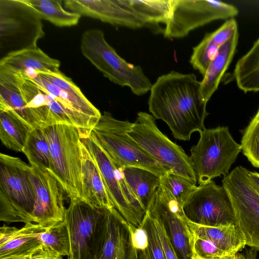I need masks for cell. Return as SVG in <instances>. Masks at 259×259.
I'll list each match as a JSON object with an SVG mask.
<instances>
[{
	"instance_id": "cell-1",
	"label": "cell",
	"mask_w": 259,
	"mask_h": 259,
	"mask_svg": "<svg viewBox=\"0 0 259 259\" xmlns=\"http://www.w3.org/2000/svg\"><path fill=\"white\" fill-rule=\"evenodd\" d=\"M150 91L149 112L166 123L175 139L189 141L193 133L205 128L207 103L195 74L171 71L160 76Z\"/></svg>"
},
{
	"instance_id": "cell-2",
	"label": "cell",
	"mask_w": 259,
	"mask_h": 259,
	"mask_svg": "<svg viewBox=\"0 0 259 259\" xmlns=\"http://www.w3.org/2000/svg\"><path fill=\"white\" fill-rule=\"evenodd\" d=\"M80 50L83 56L114 83L128 87L137 96L150 91L152 84L141 67L127 62L118 55L106 40L102 30L91 29L84 31Z\"/></svg>"
},
{
	"instance_id": "cell-3",
	"label": "cell",
	"mask_w": 259,
	"mask_h": 259,
	"mask_svg": "<svg viewBox=\"0 0 259 259\" xmlns=\"http://www.w3.org/2000/svg\"><path fill=\"white\" fill-rule=\"evenodd\" d=\"M132 124L127 120L117 119L104 111L90 135L117 167H141L160 178L167 171L128 135Z\"/></svg>"
},
{
	"instance_id": "cell-4",
	"label": "cell",
	"mask_w": 259,
	"mask_h": 259,
	"mask_svg": "<svg viewBox=\"0 0 259 259\" xmlns=\"http://www.w3.org/2000/svg\"><path fill=\"white\" fill-rule=\"evenodd\" d=\"M30 165L19 157L0 154V220L6 223H32L34 186Z\"/></svg>"
},
{
	"instance_id": "cell-5",
	"label": "cell",
	"mask_w": 259,
	"mask_h": 259,
	"mask_svg": "<svg viewBox=\"0 0 259 259\" xmlns=\"http://www.w3.org/2000/svg\"><path fill=\"white\" fill-rule=\"evenodd\" d=\"M50 144L53 174L71 200L81 199V135L71 125L42 127Z\"/></svg>"
},
{
	"instance_id": "cell-6",
	"label": "cell",
	"mask_w": 259,
	"mask_h": 259,
	"mask_svg": "<svg viewBox=\"0 0 259 259\" xmlns=\"http://www.w3.org/2000/svg\"><path fill=\"white\" fill-rule=\"evenodd\" d=\"M196 145L190 150V159L199 185L229 174L242 151L227 126L205 128L199 133Z\"/></svg>"
},
{
	"instance_id": "cell-7",
	"label": "cell",
	"mask_w": 259,
	"mask_h": 259,
	"mask_svg": "<svg viewBox=\"0 0 259 259\" xmlns=\"http://www.w3.org/2000/svg\"><path fill=\"white\" fill-rule=\"evenodd\" d=\"M128 135L167 171L183 176L197 183L190 156L158 128L150 114L139 112Z\"/></svg>"
},
{
	"instance_id": "cell-8",
	"label": "cell",
	"mask_w": 259,
	"mask_h": 259,
	"mask_svg": "<svg viewBox=\"0 0 259 259\" xmlns=\"http://www.w3.org/2000/svg\"><path fill=\"white\" fill-rule=\"evenodd\" d=\"M41 19L21 0H0L1 59L23 50L37 48L45 33Z\"/></svg>"
},
{
	"instance_id": "cell-9",
	"label": "cell",
	"mask_w": 259,
	"mask_h": 259,
	"mask_svg": "<svg viewBox=\"0 0 259 259\" xmlns=\"http://www.w3.org/2000/svg\"><path fill=\"white\" fill-rule=\"evenodd\" d=\"M238 13L236 7L221 1L170 0L164 37L183 38L199 27L215 20L234 18Z\"/></svg>"
},
{
	"instance_id": "cell-10",
	"label": "cell",
	"mask_w": 259,
	"mask_h": 259,
	"mask_svg": "<svg viewBox=\"0 0 259 259\" xmlns=\"http://www.w3.org/2000/svg\"><path fill=\"white\" fill-rule=\"evenodd\" d=\"M248 171L241 165L236 167L223 178L222 185L230 198L246 245L259 250V193L250 181Z\"/></svg>"
},
{
	"instance_id": "cell-11",
	"label": "cell",
	"mask_w": 259,
	"mask_h": 259,
	"mask_svg": "<svg viewBox=\"0 0 259 259\" xmlns=\"http://www.w3.org/2000/svg\"><path fill=\"white\" fill-rule=\"evenodd\" d=\"M183 209L188 220L199 225L214 227L237 225L226 189L212 180L197 186L186 199Z\"/></svg>"
},
{
	"instance_id": "cell-12",
	"label": "cell",
	"mask_w": 259,
	"mask_h": 259,
	"mask_svg": "<svg viewBox=\"0 0 259 259\" xmlns=\"http://www.w3.org/2000/svg\"><path fill=\"white\" fill-rule=\"evenodd\" d=\"M104 209L93 207L81 199L70 200L64 218L70 239L69 259H96Z\"/></svg>"
},
{
	"instance_id": "cell-13",
	"label": "cell",
	"mask_w": 259,
	"mask_h": 259,
	"mask_svg": "<svg viewBox=\"0 0 259 259\" xmlns=\"http://www.w3.org/2000/svg\"><path fill=\"white\" fill-rule=\"evenodd\" d=\"M19 80L22 94L35 118L41 127L58 124L71 125L79 131L81 138L91 132L55 96L27 76L15 73Z\"/></svg>"
},
{
	"instance_id": "cell-14",
	"label": "cell",
	"mask_w": 259,
	"mask_h": 259,
	"mask_svg": "<svg viewBox=\"0 0 259 259\" xmlns=\"http://www.w3.org/2000/svg\"><path fill=\"white\" fill-rule=\"evenodd\" d=\"M29 176L35 191L32 222L48 228L63 221L65 191L59 181L49 170L35 166L30 165Z\"/></svg>"
},
{
	"instance_id": "cell-15",
	"label": "cell",
	"mask_w": 259,
	"mask_h": 259,
	"mask_svg": "<svg viewBox=\"0 0 259 259\" xmlns=\"http://www.w3.org/2000/svg\"><path fill=\"white\" fill-rule=\"evenodd\" d=\"M30 78L58 98L92 132L102 114L71 78L61 71L40 73Z\"/></svg>"
},
{
	"instance_id": "cell-16",
	"label": "cell",
	"mask_w": 259,
	"mask_h": 259,
	"mask_svg": "<svg viewBox=\"0 0 259 259\" xmlns=\"http://www.w3.org/2000/svg\"><path fill=\"white\" fill-rule=\"evenodd\" d=\"M96 259H138L129 224L114 208H104L96 246Z\"/></svg>"
},
{
	"instance_id": "cell-17",
	"label": "cell",
	"mask_w": 259,
	"mask_h": 259,
	"mask_svg": "<svg viewBox=\"0 0 259 259\" xmlns=\"http://www.w3.org/2000/svg\"><path fill=\"white\" fill-rule=\"evenodd\" d=\"M147 210L163 224L179 258L191 259L183 205L160 185Z\"/></svg>"
},
{
	"instance_id": "cell-18",
	"label": "cell",
	"mask_w": 259,
	"mask_h": 259,
	"mask_svg": "<svg viewBox=\"0 0 259 259\" xmlns=\"http://www.w3.org/2000/svg\"><path fill=\"white\" fill-rule=\"evenodd\" d=\"M81 141L97 163L106 189L114 207L126 222L136 227L141 226L143 219L126 199L119 180V169L90 135Z\"/></svg>"
},
{
	"instance_id": "cell-19",
	"label": "cell",
	"mask_w": 259,
	"mask_h": 259,
	"mask_svg": "<svg viewBox=\"0 0 259 259\" xmlns=\"http://www.w3.org/2000/svg\"><path fill=\"white\" fill-rule=\"evenodd\" d=\"M69 11L113 25L139 29L148 25L132 9L125 0H65Z\"/></svg>"
},
{
	"instance_id": "cell-20",
	"label": "cell",
	"mask_w": 259,
	"mask_h": 259,
	"mask_svg": "<svg viewBox=\"0 0 259 259\" xmlns=\"http://www.w3.org/2000/svg\"><path fill=\"white\" fill-rule=\"evenodd\" d=\"M46 228L33 223L20 229L4 225L0 228V259L26 257L35 252L42 245L40 235Z\"/></svg>"
},
{
	"instance_id": "cell-21",
	"label": "cell",
	"mask_w": 259,
	"mask_h": 259,
	"mask_svg": "<svg viewBox=\"0 0 259 259\" xmlns=\"http://www.w3.org/2000/svg\"><path fill=\"white\" fill-rule=\"evenodd\" d=\"M60 62L38 47L11 53L0 59V68L31 77L40 73H58Z\"/></svg>"
},
{
	"instance_id": "cell-22",
	"label": "cell",
	"mask_w": 259,
	"mask_h": 259,
	"mask_svg": "<svg viewBox=\"0 0 259 259\" xmlns=\"http://www.w3.org/2000/svg\"><path fill=\"white\" fill-rule=\"evenodd\" d=\"M81 200L97 208L114 207L106 189L100 171L81 141Z\"/></svg>"
},
{
	"instance_id": "cell-23",
	"label": "cell",
	"mask_w": 259,
	"mask_h": 259,
	"mask_svg": "<svg viewBox=\"0 0 259 259\" xmlns=\"http://www.w3.org/2000/svg\"><path fill=\"white\" fill-rule=\"evenodd\" d=\"M237 31V23L234 18H231L215 31L206 34L201 42L193 48L190 59L193 68L204 76L221 47Z\"/></svg>"
},
{
	"instance_id": "cell-24",
	"label": "cell",
	"mask_w": 259,
	"mask_h": 259,
	"mask_svg": "<svg viewBox=\"0 0 259 259\" xmlns=\"http://www.w3.org/2000/svg\"><path fill=\"white\" fill-rule=\"evenodd\" d=\"M0 110L13 113L32 128L41 127L27 107L17 75L3 68H0Z\"/></svg>"
},
{
	"instance_id": "cell-25",
	"label": "cell",
	"mask_w": 259,
	"mask_h": 259,
	"mask_svg": "<svg viewBox=\"0 0 259 259\" xmlns=\"http://www.w3.org/2000/svg\"><path fill=\"white\" fill-rule=\"evenodd\" d=\"M186 226L188 234L211 241L228 256L235 255L246 245L245 238L238 225L207 226L187 219Z\"/></svg>"
},
{
	"instance_id": "cell-26",
	"label": "cell",
	"mask_w": 259,
	"mask_h": 259,
	"mask_svg": "<svg viewBox=\"0 0 259 259\" xmlns=\"http://www.w3.org/2000/svg\"><path fill=\"white\" fill-rule=\"evenodd\" d=\"M238 37L237 31L221 47L215 57L209 64L201 81V94L207 103L218 89L222 77L233 59Z\"/></svg>"
},
{
	"instance_id": "cell-27",
	"label": "cell",
	"mask_w": 259,
	"mask_h": 259,
	"mask_svg": "<svg viewBox=\"0 0 259 259\" xmlns=\"http://www.w3.org/2000/svg\"><path fill=\"white\" fill-rule=\"evenodd\" d=\"M121 168L127 184L147 211L160 186V177L141 167L127 166Z\"/></svg>"
},
{
	"instance_id": "cell-28",
	"label": "cell",
	"mask_w": 259,
	"mask_h": 259,
	"mask_svg": "<svg viewBox=\"0 0 259 259\" xmlns=\"http://www.w3.org/2000/svg\"><path fill=\"white\" fill-rule=\"evenodd\" d=\"M234 77L245 93L259 92V38L237 62Z\"/></svg>"
},
{
	"instance_id": "cell-29",
	"label": "cell",
	"mask_w": 259,
	"mask_h": 259,
	"mask_svg": "<svg viewBox=\"0 0 259 259\" xmlns=\"http://www.w3.org/2000/svg\"><path fill=\"white\" fill-rule=\"evenodd\" d=\"M32 128L9 111L0 110V139L8 149L22 152Z\"/></svg>"
},
{
	"instance_id": "cell-30",
	"label": "cell",
	"mask_w": 259,
	"mask_h": 259,
	"mask_svg": "<svg viewBox=\"0 0 259 259\" xmlns=\"http://www.w3.org/2000/svg\"><path fill=\"white\" fill-rule=\"evenodd\" d=\"M32 8L41 19L58 27L76 25L81 17L78 13L65 10L60 0H21Z\"/></svg>"
},
{
	"instance_id": "cell-31",
	"label": "cell",
	"mask_w": 259,
	"mask_h": 259,
	"mask_svg": "<svg viewBox=\"0 0 259 259\" xmlns=\"http://www.w3.org/2000/svg\"><path fill=\"white\" fill-rule=\"evenodd\" d=\"M30 165L50 171L52 167L50 144L42 127L32 128L22 150Z\"/></svg>"
},
{
	"instance_id": "cell-32",
	"label": "cell",
	"mask_w": 259,
	"mask_h": 259,
	"mask_svg": "<svg viewBox=\"0 0 259 259\" xmlns=\"http://www.w3.org/2000/svg\"><path fill=\"white\" fill-rule=\"evenodd\" d=\"M132 9L147 24L165 25L169 19L170 0H125Z\"/></svg>"
},
{
	"instance_id": "cell-33",
	"label": "cell",
	"mask_w": 259,
	"mask_h": 259,
	"mask_svg": "<svg viewBox=\"0 0 259 259\" xmlns=\"http://www.w3.org/2000/svg\"><path fill=\"white\" fill-rule=\"evenodd\" d=\"M42 244L61 256L70 255L71 245L69 230L64 221L47 228L40 235Z\"/></svg>"
},
{
	"instance_id": "cell-34",
	"label": "cell",
	"mask_w": 259,
	"mask_h": 259,
	"mask_svg": "<svg viewBox=\"0 0 259 259\" xmlns=\"http://www.w3.org/2000/svg\"><path fill=\"white\" fill-rule=\"evenodd\" d=\"M240 144L248 160L259 168V109L243 130Z\"/></svg>"
},
{
	"instance_id": "cell-35",
	"label": "cell",
	"mask_w": 259,
	"mask_h": 259,
	"mask_svg": "<svg viewBox=\"0 0 259 259\" xmlns=\"http://www.w3.org/2000/svg\"><path fill=\"white\" fill-rule=\"evenodd\" d=\"M160 182V185L166 189L182 205L197 187L196 184L191 180L169 172L161 177Z\"/></svg>"
},
{
	"instance_id": "cell-36",
	"label": "cell",
	"mask_w": 259,
	"mask_h": 259,
	"mask_svg": "<svg viewBox=\"0 0 259 259\" xmlns=\"http://www.w3.org/2000/svg\"><path fill=\"white\" fill-rule=\"evenodd\" d=\"M141 226L146 230L148 237V249L151 259H166L153 218L146 211Z\"/></svg>"
},
{
	"instance_id": "cell-37",
	"label": "cell",
	"mask_w": 259,
	"mask_h": 259,
	"mask_svg": "<svg viewBox=\"0 0 259 259\" xmlns=\"http://www.w3.org/2000/svg\"><path fill=\"white\" fill-rule=\"evenodd\" d=\"M151 216L154 219L156 227L164 249L166 259H179L163 224L158 218L152 215Z\"/></svg>"
},
{
	"instance_id": "cell-38",
	"label": "cell",
	"mask_w": 259,
	"mask_h": 259,
	"mask_svg": "<svg viewBox=\"0 0 259 259\" xmlns=\"http://www.w3.org/2000/svg\"><path fill=\"white\" fill-rule=\"evenodd\" d=\"M132 240L134 247L137 250H143L148 248V237L144 227H136L129 224Z\"/></svg>"
},
{
	"instance_id": "cell-39",
	"label": "cell",
	"mask_w": 259,
	"mask_h": 259,
	"mask_svg": "<svg viewBox=\"0 0 259 259\" xmlns=\"http://www.w3.org/2000/svg\"><path fill=\"white\" fill-rule=\"evenodd\" d=\"M24 259H63L62 256L42 245L35 252Z\"/></svg>"
},
{
	"instance_id": "cell-40",
	"label": "cell",
	"mask_w": 259,
	"mask_h": 259,
	"mask_svg": "<svg viewBox=\"0 0 259 259\" xmlns=\"http://www.w3.org/2000/svg\"><path fill=\"white\" fill-rule=\"evenodd\" d=\"M235 259H256V250L252 249L244 253H237L235 254Z\"/></svg>"
},
{
	"instance_id": "cell-41",
	"label": "cell",
	"mask_w": 259,
	"mask_h": 259,
	"mask_svg": "<svg viewBox=\"0 0 259 259\" xmlns=\"http://www.w3.org/2000/svg\"><path fill=\"white\" fill-rule=\"evenodd\" d=\"M248 176L251 184L259 193V173L249 170Z\"/></svg>"
},
{
	"instance_id": "cell-42",
	"label": "cell",
	"mask_w": 259,
	"mask_h": 259,
	"mask_svg": "<svg viewBox=\"0 0 259 259\" xmlns=\"http://www.w3.org/2000/svg\"><path fill=\"white\" fill-rule=\"evenodd\" d=\"M138 259H151L148 248L143 250H138Z\"/></svg>"
},
{
	"instance_id": "cell-43",
	"label": "cell",
	"mask_w": 259,
	"mask_h": 259,
	"mask_svg": "<svg viewBox=\"0 0 259 259\" xmlns=\"http://www.w3.org/2000/svg\"><path fill=\"white\" fill-rule=\"evenodd\" d=\"M221 259H235V255L232 256H227L223 257Z\"/></svg>"
},
{
	"instance_id": "cell-44",
	"label": "cell",
	"mask_w": 259,
	"mask_h": 259,
	"mask_svg": "<svg viewBox=\"0 0 259 259\" xmlns=\"http://www.w3.org/2000/svg\"><path fill=\"white\" fill-rule=\"evenodd\" d=\"M25 257H10V258H6L4 259H24Z\"/></svg>"
}]
</instances>
